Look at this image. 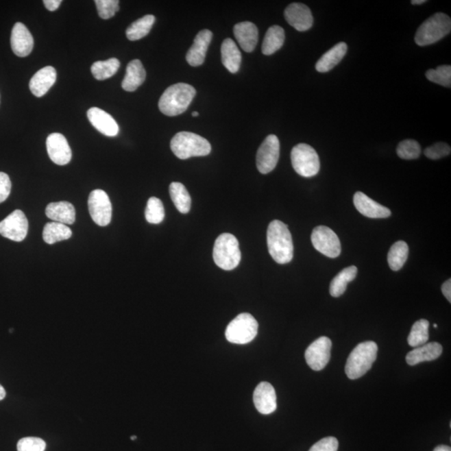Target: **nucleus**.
I'll return each mask as SVG.
<instances>
[{"label": "nucleus", "mask_w": 451, "mask_h": 451, "mask_svg": "<svg viewBox=\"0 0 451 451\" xmlns=\"http://www.w3.org/2000/svg\"><path fill=\"white\" fill-rule=\"evenodd\" d=\"M267 248L271 257L279 265H286L293 258V243L288 226L281 221L274 220L267 232Z\"/></svg>", "instance_id": "f257e3e1"}, {"label": "nucleus", "mask_w": 451, "mask_h": 451, "mask_svg": "<svg viewBox=\"0 0 451 451\" xmlns=\"http://www.w3.org/2000/svg\"><path fill=\"white\" fill-rule=\"evenodd\" d=\"M196 93L188 84L178 83L168 87L159 100L160 112L167 117L179 116L188 108Z\"/></svg>", "instance_id": "f03ea898"}, {"label": "nucleus", "mask_w": 451, "mask_h": 451, "mask_svg": "<svg viewBox=\"0 0 451 451\" xmlns=\"http://www.w3.org/2000/svg\"><path fill=\"white\" fill-rule=\"evenodd\" d=\"M378 345L374 341L359 343L347 359L345 373L350 380L364 376L376 361Z\"/></svg>", "instance_id": "7ed1b4c3"}, {"label": "nucleus", "mask_w": 451, "mask_h": 451, "mask_svg": "<svg viewBox=\"0 0 451 451\" xmlns=\"http://www.w3.org/2000/svg\"><path fill=\"white\" fill-rule=\"evenodd\" d=\"M171 149L175 156L182 160L208 156L212 151L211 144L208 140L188 132H182L175 135L171 141Z\"/></svg>", "instance_id": "20e7f679"}, {"label": "nucleus", "mask_w": 451, "mask_h": 451, "mask_svg": "<svg viewBox=\"0 0 451 451\" xmlns=\"http://www.w3.org/2000/svg\"><path fill=\"white\" fill-rule=\"evenodd\" d=\"M451 30V20L444 13L432 15L419 27L415 34V41L419 47H426L448 36Z\"/></svg>", "instance_id": "39448f33"}, {"label": "nucleus", "mask_w": 451, "mask_h": 451, "mask_svg": "<svg viewBox=\"0 0 451 451\" xmlns=\"http://www.w3.org/2000/svg\"><path fill=\"white\" fill-rule=\"evenodd\" d=\"M213 259L217 267L226 271H231L239 265L241 252L235 236L223 233L217 239L213 248Z\"/></svg>", "instance_id": "423d86ee"}, {"label": "nucleus", "mask_w": 451, "mask_h": 451, "mask_svg": "<svg viewBox=\"0 0 451 451\" xmlns=\"http://www.w3.org/2000/svg\"><path fill=\"white\" fill-rule=\"evenodd\" d=\"M258 324L250 313H241L228 324L226 330V338L236 345H246L258 334Z\"/></svg>", "instance_id": "0eeeda50"}, {"label": "nucleus", "mask_w": 451, "mask_h": 451, "mask_svg": "<svg viewBox=\"0 0 451 451\" xmlns=\"http://www.w3.org/2000/svg\"><path fill=\"white\" fill-rule=\"evenodd\" d=\"M291 162L294 171L304 178L315 177L320 169L318 153L308 144L300 143L293 148Z\"/></svg>", "instance_id": "6e6552de"}, {"label": "nucleus", "mask_w": 451, "mask_h": 451, "mask_svg": "<svg viewBox=\"0 0 451 451\" xmlns=\"http://www.w3.org/2000/svg\"><path fill=\"white\" fill-rule=\"evenodd\" d=\"M311 240L313 247L328 258H338L341 254L339 236L326 226H319L313 229Z\"/></svg>", "instance_id": "1a4fd4ad"}, {"label": "nucleus", "mask_w": 451, "mask_h": 451, "mask_svg": "<svg viewBox=\"0 0 451 451\" xmlns=\"http://www.w3.org/2000/svg\"><path fill=\"white\" fill-rule=\"evenodd\" d=\"M88 208L95 224L106 227L112 221V206L108 195L103 190H94L88 199Z\"/></svg>", "instance_id": "9d476101"}, {"label": "nucleus", "mask_w": 451, "mask_h": 451, "mask_svg": "<svg viewBox=\"0 0 451 451\" xmlns=\"http://www.w3.org/2000/svg\"><path fill=\"white\" fill-rule=\"evenodd\" d=\"M280 156V143L275 135H269L263 141L257 153V167L262 174L275 169Z\"/></svg>", "instance_id": "9b49d317"}, {"label": "nucleus", "mask_w": 451, "mask_h": 451, "mask_svg": "<svg viewBox=\"0 0 451 451\" xmlns=\"http://www.w3.org/2000/svg\"><path fill=\"white\" fill-rule=\"evenodd\" d=\"M28 229V219L21 210H15L0 223V234L14 242L25 240Z\"/></svg>", "instance_id": "f8f14e48"}, {"label": "nucleus", "mask_w": 451, "mask_h": 451, "mask_svg": "<svg viewBox=\"0 0 451 451\" xmlns=\"http://www.w3.org/2000/svg\"><path fill=\"white\" fill-rule=\"evenodd\" d=\"M332 342L328 337H320L308 347L306 362L315 371L326 368L331 357Z\"/></svg>", "instance_id": "ddd939ff"}, {"label": "nucleus", "mask_w": 451, "mask_h": 451, "mask_svg": "<svg viewBox=\"0 0 451 451\" xmlns=\"http://www.w3.org/2000/svg\"><path fill=\"white\" fill-rule=\"evenodd\" d=\"M47 148L49 158L57 165L64 166L71 162V149L62 134H51L47 140Z\"/></svg>", "instance_id": "4468645a"}, {"label": "nucleus", "mask_w": 451, "mask_h": 451, "mask_svg": "<svg viewBox=\"0 0 451 451\" xmlns=\"http://www.w3.org/2000/svg\"><path fill=\"white\" fill-rule=\"evenodd\" d=\"M285 20L297 32H307L313 24L310 9L304 3H293L286 8Z\"/></svg>", "instance_id": "2eb2a0df"}, {"label": "nucleus", "mask_w": 451, "mask_h": 451, "mask_svg": "<svg viewBox=\"0 0 451 451\" xmlns=\"http://www.w3.org/2000/svg\"><path fill=\"white\" fill-rule=\"evenodd\" d=\"M254 402L256 409L263 415H270L276 411L277 396L273 385L267 382L260 383L254 391Z\"/></svg>", "instance_id": "dca6fc26"}, {"label": "nucleus", "mask_w": 451, "mask_h": 451, "mask_svg": "<svg viewBox=\"0 0 451 451\" xmlns=\"http://www.w3.org/2000/svg\"><path fill=\"white\" fill-rule=\"evenodd\" d=\"M11 48L19 57H26L32 52L34 48V38L27 27L18 22L13 27L11 33Z\"/></svg>", "instance_id": "f3484780"}, {"label": "nucleus", "mask_w": 451, "mask_h": 451, "mask_svg": "<svg viewBox=\"0 0 451 451\" xmlns=\"http://www.w3.org/2000/svg\"><path fill=\"white\" fill-rule=\"evenodd\" d=\"M87 117L90 124L103 135L109 137L117 136L119 134V125L110 114L97 107H93L87 112Z\"/></svg>", "instance_id": "a211bd4d"}, {"label": "nucleus", "mask_w": 451, "mask_h": 451, "mask_svg": "<svg viewBox=\"0 0 451 451\" xmlns=\"http://www.w3.org/2000/svg\"><path fill=\"white\" fill-rule=\"evenodd\" d=\"M354 204L359 213L369 219H387L391 215V210L374 202L361 192L354 194Z\"/></svg>", "instance_id": "6ab92c4d"}, {"label": "nucleus", "mask_w": 451, "mask_h": 451, "mask_svg": "<svg viewBox=\"0 0 451 451\" xmlns=\"http://www.w3.org/2000/svg\"><path fill=\"white\" fill-rule=\"evenodd\" d=\"M213 34L209 29H202L195 38L192 47L186 53V61L190 66L197 67L204 63L206 52L212 40Z\"/></svg>", "instance_id": "aec40b11"}, {"label": "nucleus", "mask_w": 451, "mask_h": 451, "mask_svg": "<svg viewBox=\"0 0 451 451\" xmlns=\"http://www.w3.org/2000/svg\"><path fill=\"white\" fill-rule=\"evenodd\" d=\"M57 73L52 66H45L37 71L29 82V89L36 97H44L56 83Z\"/></svg>", "instance_id": "412c9836"}, {"label": "nucleus", "mask_w": 451, "mask_h": 451, "mask_svg": "<svg viewBox=\"0 0 451 451\" xmlns=\"http://www.w3.org/2000/svg\"><path fill=\"white\" fill-rule=\"evenodd\" d=\"M233 33L244 51L251 53L254 51L258 41V29L254 23H239L234 26Z\"/></svg>", "instance_id": "4be33fe9"}, {"label": "nucleus", "mask_w": 451, "mask_h": 451, "mask_svg": "<svg viewBox=\"0 0 451 451\" xmlns=\"http://www.w3.org/2000/svg\"><path fill=\"white\" fill-rule=\"evenodd\" d=\"M443 348L441 343H428L411 351L406 355V363L409 365L414 366L420 363L433 361L441 356Z\"/></svg>", "instance_id": "5701e85b"}, {"label": "nucleus", "mask_w": 451, "mask_h": 451, "mask_svg": "<svg viewBox=\"0 0 451 451\" xmlns=\"http://www.w3.org/2000/svg\"><path fill=\"white\" fill-rule=\"evenodd\" d=\"M45 214L56 223L71 225L75 221V209L68 202H52L47 206Z\"/></svg>", "instance_id": "b1692460"}, {"label": "nucleus", "mask_w": 451, "mask_h": 451, "mask_svg": "<svg viewBox=\"0 0 451 451\" xmlns=\"http://www.w3.org/2000/svg\"><path fill=\"white\" fill-rule=\"evenodd\" d=\"M146 71L141 61L133 60L126 67V73L121 86L125 91L132 93L137 90L146 80Z\"/></svg>", "instance_id": "393cba45"}, {"label": "nucleus", "mask_w": 451, "mask_h": 451, "mask_svg": "<svg viewBox=\"0 0 451 451\" xmlns=\"http://www.w3.org/2000/svg\"><path fill=\"white\" fill-rule=\"evenodd\" d=\"M348 51L347 45L345 42L334 45V47L328 51L324 56H321L316 64L317 71L320 73H326L334 69L345 56Z\"/></svg>", "instance_id": "a878e982"}, {"label": "nucleus", "mask_w": 451, "mask_h": 451, "mask_svg": "<svg viewBox=\"0 0 451 451\" xmlns=\"http://www.w3.org/2000/svg\"><path fill=\"white\" fill-rule=\"evenodd\" d=\"M221 61L223 66L231 73H236L239 71L242 55L235 42L231 39H226L221 47Z\"/></svg>", "instance_id": "bb28decb"}, {"label": "nucleus", "mask_w": 451, "mask_h": 451, "mask_svg": "<svg viewBox=\"0 0 451 451\" xmlns=\"http://www.w3.org/2000/svg\"><path fill=\"white\" fill-rule=\"evenodd\" d=\"M285 40L284 29L278 25L270 27L263 42V55L271 56L282 47Z\"/></svg>", "instance_id": "cd10ccee"}, {"label": "nucleus", "mask_w": 451, "mask_h": 451, "mask_svg": "<svg viewBox=\"0 0 451 451\" xmlns=\"http://www.w3.org/2000/svg\"><path fill=\"white\" fill-rule=\"evenodd\" d=\"M358 269L355 266H350L343 269L337 276L332 279L330 292L332 297H339L346 291L349 282L354 281L357 276Z\"/></svg>", "instance_id": "c85d7f7f"}, {"label": "nucleus", "mask_w": 451, "mask_h": 451, "mask_svg": "<svg viewBox=\"0 0 451 451\" xmlns=\"http://www.w3.org/2000/svg\"><path fill=\"white\" fill-rule=\"evenodd\" d=\"M156 21L154 15L148 14L132 23L126 29V37L129 40L135 41L143 39L150 33Z\"/></svg>", "instance_id": "c756f323"}, {"label": "nucleus", "mask_w": 451, "mask_h": 451, "mask_svg": "<svg viewBox=\"0 0 451 451\" xmlns=\"http://www.w3.org/2000/svg\"><path fill=\"white\" fill-rule=\"evenodd\" d=\"M72 236V231L67 225L62 223H49L45 226L43 230V239L45 243L52 244L68 240Z\"/></svg>", "instance_id": "7c9ffc66"}, {"label": "nucleus", "mask_w": 451, "mask_h": 451, "mask_svg": "<svg viewBox=\"0 0 451 451\" xmlns=\"http://www.w3.org/2000/svg\"><path fill=\"white\" fill-rule=\"evenodd\" d=\"M170 196L175 208L181 213H188L192 206V199L184 185L180 182H173L170 185Z\"/></svg>", "instance_id": "2f4dec72"}, {"label": "nucleus", "mask_w": 451, "mask_h": 451, "mask_svg": "<svg viewBox=\"0 0 451 451\" xmlns=\"http://www.w3.org/2000/svg\"><path fill=\"white\" fill-rule=\"evenodd\" d=\"M409 256L408 244L404 241L393 243L388 254V263L393 271H399L406 263Z\"/></svg>", "instance_id": "473e14b6"}, {"label": "nucleus", "mask_w": 451, "mask_h": 451, "mask_svg": "<svg viewBox=\"0 0 451 451\" xmlns=\"http://www.w3.org/2000/svg\"><path fill=\"white\" fill-rule=\"evenodd\" d=\"M121 66L119 60L112 58L105 61H97L91 66L90 71L94 77L98 80H104L116 75Z\"/></svg>", "instance_id": "72a5a7b5"}, {"label": "nucleus", "mask_w": 451, "mask_h": 451, "mask_svg": "<svg viewBox=\"0 0 451 451\" xmlns=\"http://www.w3.org/2000/svg\"><path fill=\"white\" fill-rule=\"evenodd\" d=\"M429 321L426 319H419L415 322L408 337L409 345L414 348L426 345L429 340Z\"/></svg>", "instance_id": "f704fd0d"}, {"label": "nucleus", "mask_w": 451, "mask_h": 451, "mask_svg": "<svg viewBox=\"0 0 451 451\" xmlns=\"http://www.w3.org/2000/svg\"><path fill=\"white\" fill-rule=\"evenodd\" d=\"M145 216L149 223L159 224L165 217V209L162 202L156 197L149 198Z\"/></svg>", "instance_id": "c9c22d12"}, {"label": "nucleus", "mask_w": 451, "mask_h": 451, "mask_svg": "<svg viewBox=\"0 0 451 451\" xmlns=\"http://www.w3.org/2000/svg\"><path fill=\"white\" fill-rule=\"evenodd\" d=\"M422 154V147L415 140H404L397 147V155L404 160H415Z\"/></svg>", "instance_id": "e433bc0d"}, {"label": "nucleus", "mask_w": 451, "mask_h": 451, "mask_svg": "<svg viewBox=\"0 0 451 451\" xmlns=\"http://www.w3.org/2000/svg\"><path fill=\"white\" fill-rule=\"evenodd\" d=\"M426 78L430 82L438 84L442 86L450 88L451 86V66H441L433 70L427 71Z\"/></svg>", "instance_id": "4c0bfd02"}, {"label": "nucleus", "mask_w": 451, "mask_h": 451, "mask_svg": "<svg viewBox=\"0 0 451 451\" xmlns=\"http://www.w3.org/2000/svg\"><path fill=\"white\" fill-rule=\"evenodd\" d=\"M98 14L103 20L112 18L119 10V1L118 0H95Z\"/></svg>", "instance_id": "58836bf2"}, {"label": "nucleus", "mask_w": 451, "mask_h": 451, "mask_svg": "<svg viewBox=\"0 0 451 451\" xmlns=\"http://www.w3.org/2000/svg\"><path fill=\"white\" fill-rule=\"evenodd\" d=\"M47 444L38 437H25L20 439L17 444L18 451H45Z\"/></svg>", "instance_id": "ea45409f"}, {"label": "nucleus", "mask_w": 451, "mask_h": 451, "mask_svg": "<svg viewBox=\"0 0 451 451\" xmlns=\"http://www.w3.org/2000/svg\"><path fill=\"white\" fill-rule=\"evenodd\" d=\"M451 152L450 147L444 143H438L427 147L425 150L426 158L431 160H439L449 156Z\"/></svg>", "instance_id": "a19ab883"}, {"label": "nucleus", "mask_w": 451, "mask_h": 451, "mask_svg": "<svg viewBox=\"0 0 451 451\" xmlns=\"http://www.w3.org/2000/svg\"><path fill=\"white\" fill-rule=\"evenodd\" d=\"M339 441L335 437H326L320 439L311 447L309 451H338Z\"/></svg>", "instance_id": "79ce46f5"}, {"label": "nucleus", "mask_w": 451, "mask_h": 451, "mask_svg": "<svg viewBox=\"0 0 451 451\" xmlns=\"http://www.w3.org/2000/svg\"><path fill=\"white\" fill-rule=\"evenodd\" d=\"M11 192V181L9 175L0 173V204L6 201Z\"/></svg>", "instance_id": "37998d69"}, {"label": "nucleus", "mask_w": 451, "mask_h": 451, "mask_svg": "<svg viewBox=\"0 0 451 451\" xmlns=\"http://www.w3.org/2000/svg\"><path fill=\"white\" fill-rule=\"evenodd\" d=\"M61 0H45L44 5L45 8L49 11H55L61 5Z\"/></svg>", "instance_id": "c03bdc74"}, {"label": "nucleus", "mask_w": 451, "mask_h": 451, "mask_svg": "<svg viewBox=\"0 0 451 451\" xmlns=\"http://www.w3.org/2000/svg\"><path fill=\"white\" fill-rule=\"evenodd\" d=\"M441 290L443 294L446 297V300L449 301V303H451V280H447L443 284L441 287Z\"/></svg>", "instance_id": "a18cd8bd"}, {"label": "nucleus", "mask_w": 451, "mask_h": 451, "mask_svg": "<svg viewBox=\"0 0 451 451\" xmlns=\"http://www.w3.org/2000/svg\"><path fill=\"white\" fill-rule=\"evenodd\" d=\"M433 451H451L450 447L448 446H439L435 447Z\"/></svg>", "instance_id": "49530a36"}, {"label": "nucleus", "mask_w": 451, "mask_h": 451, "mask_svg": "<svg viewBox=\"0 0 451 451\" xmlns=\"http://www.w3.org/2000/svg\"><path fill=\"white\" fill-rule=\"evenodd\" d=\"M5 396H6L5 389V388L3 387L1 385H0V401L5 399Z\"/></svg>", "instance_id": "de8ad7c7"}, {"label": "nucleus", "mask_w": 451, "mask_h": 451, "mask_svg": "<svg viewBox=\"0 0 451 451\" xmlns=\"http://www.w3.org/2000/svg\"><path fill=\"white\" fill-rule=\"evenodd\" d=\"M426 2V0H413V1H411L412 5H422V3Z\"/></svg>", "instance_id": "09e8293b"}, {"label": "nucleus", "mask_w": 451, "mask_h": 451, "mask_svg": "<svg viewBox=\"0 0 451 451\" xmlns=\"http://www.w3.org/2000/svg\"><path fill=\"white\" fill-rule=\"evenodd\" d=\"M193 116L194 117H197L199 116V113H198L197 112H193Z\"/></svg>", "instance_id": "8fccbe9b"}, {"label": "nucleus", "mask_w": 451, "mask_h": 451, "mask_svg": "<svg viewBox=\"0 0 451 451\" xmlns=\"http://www.w3.org/2000/svg\"><path fill=\"white\" fill-rule=\"evenodd\" d=\"M131 439H136V437H132Z\"/></svg>", "instance_id": "3c124183"}, {"label": "nucleus", "mask_w": 451, "mask_h": 451, "mask_svg": "<svg viewBox=\"0 0 451 451\" xmlns=\"http://www.w3.org/2000/svg\"><path fill=\"white\" fill-rule=\"evenodd\" d=\"M434 327L437 328L438 327L437 324H434Z\"/></svg>", "instance_id": "603ef678"}]
</instances>
